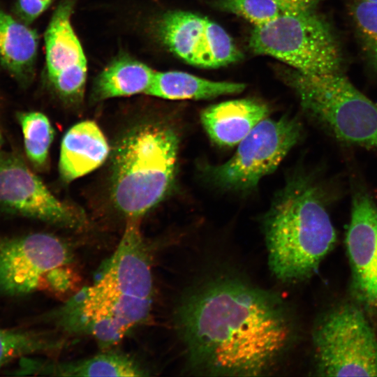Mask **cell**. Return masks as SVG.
Masks as SVG:
<instances>
[{
  "instance_id": "8fae6325",
  "label": "cell",
  "mask_w": 377,
  "mask_h": 377,
  "mask_svg": "<svg viewBox=\"0 0 377 377\" xmlns=\"http://www.w3.org/2000/svg\"><path fill=\"white\" fill-rule=\"evenodd\" d=\"M158 31L161 41L172 53L193 66L215 68L242 57L224 29L198 14L169 12L160 20Z\"/></svg>"
},
{
  "instance_id": "7c38bea8",
  "label": "cell",
  "mask_w": 377,
  "mask_h": 377,
  "mask_svg": "<svg viewBox=\"0 0 377 377\" xmlns=\"http://www.w3.org/2000/svg\"><path fill=\"white\" fill-rule=\"evenodd\" d=\"M346 247L355 297L372 313H377V205L364 190L352 199Z\"/></svg>"
},
{
  "instance_id": "9c48e42d",
  "label": "cell",
  "mask_w": 377,
  "mask_h": 377,
  "mask_svg": "<svg viewBox=\"0 0 377 377\" xmlns=\"http://www.w3.org/2000/svg\"><path fill=\"white\" fill-rule=\"evenodd\" d=\"M67 244L48 233L0 240V290L11 295L47 288L73 269Z\"/></svg>"
},
{
  "instance_id": "9a60e30c",
  "label": "cell",
  "mask_w": 377,
  "mask_h": 377,
  "mask_svg": "<svg viewBox=\"0 0 377 377\" xmlns=\"http://www.w3.org/2000/svg\"><path fill=\"white\" fill-rule=\"evenodd\" d=\"M108 141L98 126L84 121L72 126L64 136L59 162L65 182H71L94 170L107 158Z\"/></svg>"
},
{
  "instance_id": "603a6c76",
  "label": "cell",
  "mask_w": 377,
  "mask_h": 377,
  "mask_svg": "<svg viewBox=\"0 0 377 377\" xmlns=\"http://www.w3.org/2000/svg\"><path fill=\"white\" fill-rule=\"evenodd\" d=\"M218 3L221 8L244 18L255 26L267 24L286 13L297 12L274 0H219Z\"/></svg>"
},
{
  "instance_id": "ffe728a7",
  "label": "cell",
  "mask_w": 377,
  "mask_h": 377,
  "mask_svg": "<svg viewBox=\"0 0 377 377\" xmlns=\"http://www.w3.org/2000/svg\"><path fill=\"white\" fill-rule=\"evenodd\" d=\"M63 343L46 332L0 328V368L17 357L59 349Z\"/></svg>"
},
{
  "instance_id": "4fadbf2b",
  "label": "cell",
  "mask_w": 377,
  "mask_h": 377,
  "mask_svg": "<svg viewBox=\"0 0 377 377\" xmlns=\"http://www.w3.org/2000/svg\"><path fill=\"white\" fill-rule=\"evenodd\" d=\"M71 3H61L45 35L48 77L59 95L66 101H80L87 77V59L71 22Z\"/></svg>"
},
{
  "instance_id": "2e32d148",
  "label": "cell",
  "mask_w": 377,
  "mask_h": 377,
  "mask_svg": "<svg viewBox=\"0 0 377 377\" xmlns=\"http://www.w3.org/2000/svg\"><path fill=\"white\" fill-rule=\"evenodd\" d=\"M28 371L59 376H147L149 372L131 356L117 351H105L85 359L64 362H34Z\"/></svg>"
},
{
  "instance_id": "d4e9b609",
  "label": "cell",
  "mask_w": 377,
  "mask_h": 377,
  "mask_svg": "<svg viewBox=\"0 0 377 377\" xmlns=\"http://www.w3.org/2000/svg\"><path fill=\"white\" fill-rule=\"evenodd\" d=\"M289 9L300 12L316 10L323 0H274Z\"/></svg>"
},
{
  "instance_id": "7a4b0ae2",
  "label": "cell",
  "mask_w": 377,
  "mask_h": 377,
  "mask_svg": "<svg viewBox=\"0 0 377 377\" xmlns=\"http://www.w3.org/2000/svg\"><path fill=\"white\" fill-rule=\"evenodd\" d=\"M140 221L126 220L123 235L99 277L50 317L65 332L94 338L107 349L148 320L154 286L149 251Z\"/></svg>"
},
{
  "instance_id": "ac0fdd59",
  "label": "cell",
  "mask_w": 377,
  "mask_h": 377,
  "mask_svg": "<svg viewBox=\"0 0 377 377\" xmlns=\"http://www.w3.org/2000/svg\"><path fill=\"white\" fill-rule=\"evenodd\" d=\"M242 83L216 82L181 71L156 72L148 95L170 100H200L242 92Z\"/></svg>"
},
{
  "instance_id": "ba28073f",
  "label": "cell",
  "mask_w": 377,
  "mask_h": 377,
  "mask_svg": "<svg viewBox=\"0 0 377 377\" xmlns=\"http://www.w3.org/2000/svg\"><path fill=\"white\" fill-rule=\"evenodd\" d=\"M301 134L302 125L293 117H266L238 143L228 161L211 169V176L227 188H253L263 177L276 170Z\"/></svg>"
},
{
  "instance_id": "7402d4cb",
  "label": "cell",
  "mask_w": 377,
  "mask_h": 377,
  "mask_svg": "<svg viewBox=\"0 0 377 377\" xmlns=\"http://www.w3.org/2000/svg\"><path fill=\"white\" fill-rule=\"evenodd\" d=\"M350 10L364 56L377 73V2L355 0Z\"/></svg>"
},
{
  "instance_id": "4316f807",
  "label": "cell",
  "mask_w": 377,
  "mask_h": 377,
  "mask_svg": "<svg viewBox=\"0 0 377 377\" xmlns=\"http://www.w3.org/2000/svg\"><path fill=\"white\" fill-rule=\"evenodd\" d=\"M365 1H371V2H377V0H365Z\"/></svg>"
},
{
  "instance_id": "cb8c5ba5",
  "label": "cell",
  "mask_w": 377,
  "mask_h": 377,
  "mask_svg": "<svg viewBox=\"0 0 377 377\" xmlns=\"http://www.w3.org/2000/svg\"><path fill=\"white\" fill-rule=\"evenodd\" d=\"M52 0H17V10L21 18L31 22L42 14Z\"/></svg>"
},
{
  "instance_id": "8992f818",
  "label": "cell",
  "mask_w": 377,
  "mask_h": 377,
  "mask_svg": "<svg viewBox=\"0 0 377 377\" xmlns=\"http://www.w3.org/2000/svg\"><path fill=\"white\" fill-rule=\"evenodd\" d=\"M257 54L312 74L340 73L343 54L330 24L316 10L286 13L255 26L249 38Z\"/></svg>"
},
{
  "instance_id": "5b68a950",
  "label": "cell",
  "mask_w": 377,
  "mask_h": 377,
  "mask_svg": "<svg viewBox=\"0 0 377 377\" xmlns=\"http://www.w3.org/2000/svg\"><path fill=\"white\" fill-rule=\"evenodd\" d=\"M287 81L303 110L332 137L345 144L377 149V105L345 76L293 70Z\"/></svg>"
},
{
  "instance_id": "6da1fadb",
  "label": "cell",
  "mask_w": 377,
  "mask_h": 377,
  "mask_svg": "<svg viewBox=\"0 0 377 377\" xmlns=\"http://www.w3.org/2000/svg\"><path fill=\"white\" fill-rule=\"evenodd\" d=\"M175 317L188 363L208 375H264L282 360L294 334L279 297L231 276L188 294Z\"/></svg>"
},
{
  "instance_id": "5bb4252c",
  "label": "cell",
  "mask_w": 377,
  "mask_h": 377,
  "mask_svg": "<svg viewBox=\"0 0 377 377\" xmlns=\"http://www.w3.org/2000/svg\"><path fill=\"white\" fill-rule=\"evenodd\" d=\"M268 114L269 108L265 103L242 98L209 106L202 112L200 120L213 142L231 147L238 145Z\"/></svg>"
},
{
  "instance_id": "e0dca14e",
  "label": "cell",
  "mask_w": 377,
  "mask_h": 377,
  "mask_svg": "<svg viewBox=\"0 0 377 377\" xmlns=\"http://www.w3.org/2000/svg\"><path fill=\"white\" fill-rule=\"evenodd\" d=\"M38 45L35 31L0 9V61L18 80L32 76Z\"/></svg>"
},
{
  "instance_id": "3957f363",
  "label": "cell",
  "mask_w": 377,
  "mask_h": 377,
  "mask_svg": "<svg viewBox=\"0 0 377 377\" xmlns=\"http://www.w3.org/2000/svg\"><path fill=\"white\" fill-rule=\"evenodd\" d=\"M268 263L279 280L311 276L337 242L321 190L297 177L277 194L265 219Z\"/></svg>"
},
{
  "instance_id": "277c9868",
  "label": "cell",
  "mask_w": 377,
  "mask_h": 377,
  "mask_svg": "<svg viewBox=\"0 0 377 377\" xmlns=\"http://www.w3.org/2000/svg\"><path fill=\"white\" fill-rule=\"evenodd\" d=\"M179 140L164 124L140 126L118 144L111 195L126 220H141L169 192L174 182Z\"/></svg>"
},
{
  "instance_id": "44dd1931",
  "label": "cell",
  "mask_w": 377,
  "mask_h": 377,
  "mask_svg": "<svg viewBox=\"0 0 377 377\" xmlns=\"http://www.w3.org/2000/svg\"><path fill=\"white\" fill-rule=\"evenodd\" d=\"M19 121L27 157L34 165L43 166L54 139L50 120L41 112H28L20 114Z\"/></svg>"
},
{
  "instance_id": "30bf717a",
  "label": "cell",
  "mask_w": 377,
  "mask_h": 377,
  "mask_svg": "<svg viewBox=\"0 0 377 377\" xmlns=\"http://www.w3.org/2000/svg\"><path fill=\"white\" fill-rule=\"evenodd\" d=\"M0 208L65 228L87 226L82 210L58 200L18 156L0 151Z\"/></svg>"
},
{
  "instance_id": "484cf974",
  "label": "cell",
  "mask_w": 377,
  "mask_h": 377,
  "mask_svg": "<svg viewBox=\"0 0 377 377\" xmlns=\"http://www.w3.org/2000/svg\"><path fill=\"white\" fill-rule=\"evenodd\" d=\"M2 143V138H1V133H0V146Z\"/></svg>"
},
{
  "instance_id": "52a82bcc",
  "label": "cell",
  "mask_w": 377,
  "mask_h": 377,
  "mask_svg": "<svg viewBox=\"0 0 377 377\" xmlns=\"http://www.w3.org/2000/svg\"><path fill=\"white\" fill-rule=\"evenodd\" d=\"M321 376H377V338L364 313L352 304L327 311L313 331Z\"/></svg>"
},
{
  "instance_id": "d6986e66",
  "label": "cell",
  "mask_w": 377,
  "mask_h": 377,
  "mask_svg": "<svg viewBox=\"0 0 377 377\" xmlns=\"http://www.w3.org/2000/svg\"><path fill=\"white\" fill-rule=\"evenodd\" d=\"M155 71L146 64L128 57L112 61L98 77L94 96L98 100L145 93Z\"/></svg>"
}]
</instances>
